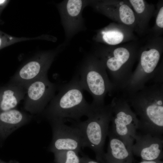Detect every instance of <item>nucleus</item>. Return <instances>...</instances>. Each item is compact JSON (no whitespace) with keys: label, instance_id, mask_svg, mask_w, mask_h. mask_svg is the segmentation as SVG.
Masks as SVG:
<instances>
[{"label":"nucleus","instance_id":"obj_18","mask_svg":"<svg viewBox=\"0 0 163 163\" xmlns=\"http://www.w3.org/2000/svg\"><path fill=\"white\" fill-rule=\"evenodd\" d=\"M155 18L154 26L150 30L152 35L161 36L163 32V1H158L154 14Z\"/></svg>","mask_w":163,"mask_h":163},{"label":"nucleus","instance_id":"obj_2","mask_svg":"<svg viewBox=\"0 0 163 163\" xmlns=\"http://www.w3.org/2000/svg\"><path fill=\"white\" fill-rule=\"evenodd\" d=\"M79 77L75 76L59 88L42 114L49 121L69 118L79 121L89 112L91 105L85 98Z\"/></svg>","mask_w":163,"mask_h":163},{"label":"nucleus","instance_id":"obj_10","mask_svg":"<svg viewBox=\"0 0 163 163\" xmlns=\"http://www.w3.org/2000/svg\"><path fill=\"white\" fill-rule=\"evenodd\" d=\"M55 55L53 53H47L34 56L21 67L9 82L26 89L31 82L47 75Z\"/></svg>","mask_w":163,"mask_h":163},{"label":"nucleus","instance_id":"obj_15","mask_svg":"<svg viewBox=\"0 0 163 163\" xmlns=\"http://www.w3.org/2000/svg\"><path fill=\"white\" fill-rule=\"evenodd\" d=\"M135 13L137 24L136 32L141 35L148 32L150 21L154 15L155 6L144 0H128Z\"/></svg>","mask_w":163,"mask_h":163},{"label":"nucleus","instance_id":"obj_14","mask_svg":"<svg viewBox=\"0 0 163 163\" xmlns=\"http://www.w3.org/2000/svg\"><path fill=\"white\" fill-rule=\"evenodd\" d=\"M32 118L30 114L16 108L0 112V138L2 141L29 123Z\"/></svg>","mask_w":163,"mask_h":163},{"label":"nucleus","instance_id":"obj_25","mask_svg":"<svg viewBox=\"0 0 163 163\" xmlns=\"http://www.w3.org/2000/svg\"><path fill=\"white\" fill-rule=\"evenodd\" d=\"M2 140H1V139L0 138V144L1 143V142H2Z\"/></svg>","mask_w":163,"mask_h":163},{"label":"nucleus","instance_id":"obj_21","mask_svg":"<svg viewBox=\"0 0 163 163\" xmlns=\"http://www.w3.org/2000/svg\"><path fill=\"white\" fill-rule=\"evenodd\" d=\"M81 163H99L90 158L88 156L83 155L81 158Z\"/></svg>","mask_w":163,"mask_h":163},{"label":"nucleus","instance_id":"obj_20","mask_svg":"<svg viewBox=\"0 0 163 163\" xmlns=\"http://www.w3.org/2000/svg\"><path fill=\"white\" fill-rule=\"evenodd\" d=\"M82 4L81 0H68L66 8L69 14L72 17L76 16L78 15L82 9Z\"/></svg>","mask_w":163,"mask_h":163},{"label":"nucleus","instance_id":"obj_16","mask_svg":"<svg viewBox=\"0 0 163 163\" xmlns=\"http://www.w3.org/2000/svg\"><path fill=\"white\" fill-rule=\"evenodd\" d=\"M26 89L10 82L0 86V112L15 109L24 99Z\"/></svg>","mask_w":163,"mask_h":163},{"label":"nucleus","instance_id":"obj_4","mask_svg":"<svg viewBox=\"0 0 163 163\" xmlns=\"http://www.w3.org/2000/svg\"><path fill=\"white\" fill-rule=\"evenodd\" d=\"M163 50V39L161 36L151 35L145 44L140 46L137 60L138 63L132 72L123 91L130 93L141 89L146 83L151 79L154 81L161 77L158 74H161L162 64L157 67Z\"/></svg>","mask_w":163,"mask_h":163},{"label":"nucleus","instance_id":"obj_11","mask_svg":"<svg viewBox=\"0 0 163 163\" xmlns=\"http://www.w3.org/2000/svg\"><path fill=\"white\" fill-rule=\"evenodd\" d=\"M97 8L115 22L125 25L136 32L135 15L128 0L101 1L97 3Z\"/></svg>","mask_w":163,"mask_h":163},{"label":"nucleus","instance_id":"obj_1","mask_svg":"<svg viewBox=\"0 0 163 163\" xmlns=\"http://www.w3.org/2000/svg\"><path fill=\"white\" fill-rule=\"evenodd\" d=\"M127 94V97H125L138 120V131L142 133L163 137L162 82L145 86Z\"/></svg>","mask_w":163,"mask_h":163},{"label":"nucleus","instance_id":"obj_13","mask_svg":"<svg viewBox=\"0 0 163 163\" xmlns=\"http://www.w3.org/2000/svg\"><path fill=\"white\" fill-rule=\"evenodd\" d=\"M134 32L129 27L114 22L102 30L97 38L108 46H117L137 40Z\"/></svg>","mask_w":163,"mask_h":163},{"label":"nucleus","instance_id":"obj_12","mask_svg":"<svg viewBox=\"0 0 163 163\" xmlns=\"http://www.w3.org/2000/svg\"><path fill=\"white\" fill-rule=\"evenodd\" d=\"M163 148V137L138 133L132 151L138 154L144 160L152 161L159 157L162 153Z\"/></svg>","mask_w":163,"mask_h":163},{"label":"nucleus","instance_id":"obj_8","mask_svg":"<svg viewBox=\"0 0 163 163\" xmlns=\"http://www.w3.org/2000/svg\"><path fill=\"white\" fill-rule=\"evenodd\" d=\"M56 88L47 75L32 82L26 88L24 109L31 114L42 113L55 96Z\"/></svg>","mask_w":163,"mask_h":163},{"label":"nucleus","instance_id":"obj_19","mask_svg":"<svg viewBox=\"0 0 163 163\" xmlns=\"http://www.w3.org/2000/svg\"><path fill=\"white\" fill-rule=\"evenodd\" d=\"M31 39H37V38L15 37L0 30V49L15 43Z\"/></svg>","mask_w":163,"mask_h":163},{"label":"nucleus","instance_id":"obj_3","mask_svg":"<svg viewBox=\"0 0 163 163\" xmlns=\"http://www.w3.org/2000/svg\"><path fill=\"white\" fill-rule=\"evenodd\" d=\"M140 45L137 40L104 47L95 56L103 63L110 75L115 90L123 91L132 75Z\"/></svg>","mask_w":163,"mask_h":163},{"label":"nucleus","instance_id":"obj_9","mask_svg":"<svg viewBox=\"0 0 163 163\" xmlns=\"http://www.w3.org/2000/svg\"><path fill=\"white\" fill-rule=\"evenodd\" d=\"M52 130V141L48 150L53 153L59 151L73 150L79 152L86 147L83 135L76 126H70L63 120L49 121Z\"/></svg>","mask_w":163,"mask_h":163},{"label":"nucleus","instance_id":"obj_7","mask_svg":"<svg viewBox=\"0 0 163 163\" xmlns=\"http://www.w3.org/2000/svg\"><path fill=\"white\" fill-rule=\"evenodd\" d=\"M110 104L111 124L109 131L132 149L138 133L137 116L125 97H115Z\"/></svg>","mask_w":163,"mask_h":163},{"label":"nucleus","instance_id":"obj_22","mask_svg":"<svg viewBox=\"0 0 163 163\" xmlns=\"http://www.w3.org/2000/svg\"><path fill=\"white\" fill-rule=\"evenodd\" d=\"M8 1V0H0V16L2 11L6 6Z\"/></svg>","mask_w":163,"mask_h":163},{"label":"nucleus","instance_id":"obj_17","mask_svg":"<svg viewBox=\"0 0 163 163\" xmlns=\"http://www.w3.org/2000/svg\"><path fill=\"white\" fill-rule=\"evenodd\" d=\"M78 152L73 150H62L55 152L54 155L55 163H81Z\"/></svg>","mask_w":163,"mask_h":163},{"label":"nucleus","instance_id":"obj_24","mask_svg":"<svg viewBox=\"0 0 163 163\" xmlns=\"http://www.w3.org/2000/svg\"><path fill=\"white\" fill-rule=\"evenodd\" d=\"M140 163H157L156 162L153 160L152 161H142Z\"/></svg>","mask_w":163,"mask_h":163},{"label":"nucleus","instance_id":"obj_23","mask_svg":"<svg viewBox=\"0 0 163 163\" xmlns=\"http://www.w3.org/2000/svg\"><path fill=\"white\" fill-rule=\"evenodd\" d=\"M0 163H19V162L14 160H11L8 162H5L0 159Z\"/></svg>","mask_w":163,"mask_h":163},{"label":"nucleus","instance_id":"obj_6","mask_svg":"<svg viewBox=\"0 0 163 163\" xmlns=\"http://www.w3.org/2000/svg\"><path fill=\"white\" fill-rule=\"evenodd\" d=\"M79 74L80 85L83 90L91 94L93 98L92 104H104L106 94L115 90L103 63L95 56L88 59Z\"/></svg>","mask_w":163,"mask_h":163},{"label":"nucleus","instance_id":"obj_5","mask_svg":"<svg viewBox=\"0 0 163 163\" xmlns=\"http://www.w3.org/2000/svg\"><path fill=\"white\" fill-rule=\"evenodd\" d=\"M91 108L84 121H77L75 126L78 128L84 139L86 147L95 153L98 160L104 155V148L110 123L111 110L110 104H91Z\"/></svg>","mask_w":163,"mask_h":163}]
</instances>
